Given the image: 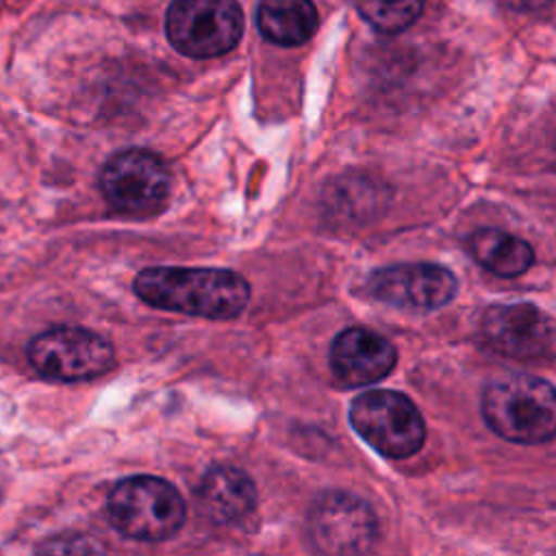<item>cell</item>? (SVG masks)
Masks as SVG:
<instances>
[{
  "label": "cell",
  "instance_id": "obj_1",
  "mask_svg": "<svg viewBox=\"0 0 556 556\" xmlns=\"http://www.w3.org/2000/svg\"><path fill=\"white\" fill-rule=\"evenodd\" d=\"M135 293L154 308L230 319L248 306L250 285L230 269L148 267L137 274Z\"/></svg>",
  "mask_w": 556,
  "mask_h": 556
},
{
  "label": "cell",
  "instance_id": "obj_2",
  "mask_svg": "<svg viewBox=\"0 0 556 556\" xmlns=\"http://www.w3.org/2000/svg\"><path fill=\"white\" fill-rule=\"evenodd\" d=\"M482 415L506 441L545 443L556 434V389L528 374L497 378L482 393Z\"/></svg>",
  "mask_w": 556,
  "mask_h": 556
},
{
  "label": "cell",
  "instance_id": "obj_3",
  "mask_svg": "<svg viewBox=\"0 0 556 556\" xmlns=\"http://www.w3.org/2000/svg\"><path fill=\"white\" fill-rule=\"evenodd\" d=\"M106 515L124 536L156 543L182 528L187 506L174 484L154 476H130L111 489Z\"/></svg>",
  "mask_w": 556,
  "mask_h": 556
},
{
  "label": "cell",
  "instance_id": "obj_4",
  "mask_svg": "<svg viewBox=\"0 0 556 556\" xmlns=\"http://www.w3.org/2000/svg\"><path fill=\"white\" fill-rule=\"evenodd\" d=\"M243 11L237 0H174L167 9L169 43L193 59L230 52L243 35Z\"/></svg>",
  "mask_w": 556,
  "mask_h": 556
},
{
  "label": "cell",
  "instance_id": "obj_5",
  "mask_svg": "<svg viewBox=\"0 0 556 556\" xmlns=\"http://www.w3.org/2000/svg\"><path fill=\"white\" fill-rule=\"evenodd\" d=\"M352 428L382 456L408 458L421 450L426 426L417 406L402 393L374 389L350 406Z\"/></svg>",
  "mask_w": 556,
  "mask_h": 556
},
{
  "label": "cell",
  "instance_id": "obj_6",
  "mask_svg": "<svg viewBox=\"0 0 556 556\" xmlns=\"http://www.w3.org/2000/svg\"><path fill=\"white\" fill-rule=\"evenodd\" d=\"M104 200L119 213L146 217L159 213L169 198L172 174L150 150L130 148L113 154L100 172Z\"/></svg>",
  "mask_w": 556,
  "mask_h": 556
},
{
  "label": "cell",
  "instance_id": "obj_7",
  "mask_svg": "<svg viewBox=\"0 0 556 556\" xmlns=\"http://www.w3.org/2000/svg\"><path fill=\"white\" fill-rule=\"evenodd\" d=\"M28 361L50 380H91L113 369V345L98 332L78 326H59L28 343Z\"/></svg>",
  "mask_w": 556,
  "mask_h": 556
},
{
  "label": "cell",
  "instance_id": "obj_8",
  "mask_svg": "<svg viewBox=\"0 0 556 556\" xmlns=\"http://www.w3.org/2000/svg\"><path fill=\"white\" fill-rule=\"evenodd\" d=\"M480 334L489 350L515 361H543L556 348V324L526 302L489 306Z\"/></svg>",
  "mask_w": 556,
  "mask_h": 556
},
{
  "label": "cell",
  "instance_id": "obj_9",
  "mask_svg": "<svg viewBox=\"0 0 556 556\" xmlns=\"http://www.w3.org/2000/svg\"><path fill=\"white\" fill-rule=\"evenodd\" d=\"M308 532L319 552L361 554L374 545L378 523L367 502L352 493L330 491L315 502Z\"/></svg>",
  "mask_w": 556,
  "mask_h": 556
},
{
  "label": "cell",
  "instance_id": "obj_10",
  "mask_svg": "<svg viewBox=\"0 0 556 556\" xmlns=\"http://www.w3.org/2000/svg\"><path fill=\"white\" fill-rule=\"evenodd\" d=\"M367 291L391 306L432 311L447 304L456 293V278L434 263H402L374 271Z\"/></svg>",
  "mask_w": 556,
  "mask_h": 556
},
{
  "label": "cell",
  "instance_id": "obj_11",
  "mask_svg": "<svg viewBox=\"0 0 556 556\" xmlns=\"http://www.w3.org/2000/svg\"><path fill=\"white\" fill-rule=\"evenodd\" d=\"M397 352L389 339L367 328L339 332L330 348V367L348 387H365L382 380L395 365Z\"/></svg>",
  "mask_w": 556,
  "mask_h": 556
},
{
  "label": "cell",
  "instance_id": "obj_12",
  "mask_svg": "<svg viewBox=\"0 0 556 556\" xmlns=\"http://www.w3.org/2000/svg\"><path fill=\"white\" fill-rule=\"evenodd\" d=\"M195 497L204 517L217 523H230L252 513L256 489L245 471L230 465H217L202 476Z\"/></svg>",
  "mask_w": 556,
  "mask_h": 556
},
{
  "label": "cell",
  "instance_id": "obj_13",
  "mask_svg": "<svg viewBox=\"0 0 556 556\" xmlns=\"http://www.w3.org/2000/svg\"><path fill=\"white\" fill-rule=\"evenodd\" d=\"M467 250L478 265L502 278L521 276L534 263L530 243L500 228H480L471 232Z\"/></svg>",
  "mask_w": 556,
  "mask_h": 556
},
{
  "label": "cell",
  "instance_id": "obj_14",
  "mask_svg": "<svg viewBox=\"0 0 556 556\" xmlns=\"http://www.w3.org/2000/svg\"><path fill=\"white\" fill-rule=\"evenodd\" d=\"M256 24L271 43L300 46L315 35L319 17L311 0H261Z\"/></svg>",
  "mask_w": 556,
  "mask_h": 556
},
{
  "label": "cell",
  "instance_id": "obj_15",
  "mask_svg": "<svg viewBox=\"0 0 556 556\" xmlns=\"http://www.w3.org/2000/svg\"><path fill=\"white\" fill-rule=\"evenodd\" d=\"M363 20L380 33H400L421 13L424 0H354Z\"/></svg>",
  "mask_w": 556,
  "mask_h": 556
},
{
  "label": "cell",
  "instance_id": "obj_16",
  "mask_svg": "<svg viewBox=\"0 0 556 556\" xmlns=\"http://www.w3.org/2000/svg\"><path fill=\"white\" fill-rule=\"evenodd\" d=\"M497 2L513 11H536V9L547 7L552 0H497Z\"/></svg>",
  "mask_w": 556,
  "mask_h": 556
}]
</instances>
